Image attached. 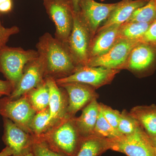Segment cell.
Instances as JSON below:
<instances>
[{
  "mask_svg": "<svg viewBox=\"0 0 156 156\" xmlns=\"http://www.w3.org/2000/svg\"><path fill=\"white\" fill-rule=\"evenodd\" d=\"M72 5L73 9L75 12L79 11V5L80 0H70Z\"/></svg>",
  "mask_w": 156,
  "mask_h": 156,
  "instance_id": "836d02e7",
  "label": "cell"
},
{
  "mask_svg": "<svg viewBox=\"0 0 156 156\" xmlns=\"http://www.w3.org/2000/svg\"><path fill=\"white\" fill-rule=\"evenodd\" d=\"M50 117L49 107L37 112L30 125L33 136H40L48 131L50 128Z\"/></svg>",
  "mask_w": 156,
  "mask_h": 156,
  "instance_id": "cb8c5ba5",
  "label": "cell"
},
{
  "mask_svg": "<svg viewBox=\"0 0 156 156\" xmlns=\"http://www.w3.org/2000/svg\"></svg>",
  "mask_w": 156,
  "mask_h": 156,
  "instance_id": "f35d334b",
  "label": "cell"
},
{
  "mask_svg": "<svg viewBox=\"0 0 156 156\" xmlns=\"http://www.w3.org/2000/svg\"><path fill=\"white\" fill-rule=\"evenodd\" d=\"M156 20V0H149L144 5L134 11L125 23L143 22L152 23Z\"/></svg>",
  "mask_w": 156,
  "mask_h": 156,
  "instance_id": "603a6c76",
  "label": "cell"
},
{
  "mask_svg": "<svg viewBox=\"0 0 156 156\" xmlns=\"http://www.w3.org/2000/svg\"><path fill=\"white\" fill-rule=\"evenodd\" d=\"M36 113L26 95L15 100H11L8 96L0 98L1 115L11 120L23 131L31 135L30 125Z\"/></svg>",
  "mask_w": 156,
  "mask_h": 156,
  "instance_id": "52a82bcc",
  "label": "cell"
},
{
  "mask_svg": "<svg viewBox=\"0 0 156 156\" xmlns=\"http://www.w3.org/2000/svg\"><path fill=\"white\" fill-rule=\"evenodd\" d=\"M150 137H156V105L137 106L130 112Z\"/></svg>",
  "mask_w": 156,
  "mask_h": 156,
  "instance_id": "d6986e66",
  "label": "cell"
},
{
  "mask_svg": "<svg viewBox=\"0 0 156 156\" xmlns=\"http://www.w3.org/2000/svg\"><path fill=\"white\" fill-rule=\"evenodd\" d=\"M120 70L85 65L78 66L72 74L55 80L58 85L69 83L87 84L95 89L111 83Z\"/></svg>",
  "mask_w": 156,
  "mask_h": 156,
  "instance_id": "ba28073f",
  "label": "cell"
},
{
  "mask_svg": "<svg viewBox=\"0 0 156 156\" xmlns=\"http://www.w3.org/2000/svg\"><path fill=\"white\" fill-rule=\"evenodd\" d=\"M13 151L9 147L6 146L0 152V156H11L13 155Z\"/></svg>",
  "mask_w": 156,
  "mask_h": 156,
  "instance_id": "d6a6232c",
  "label": "cell"
},
{
  "mask_svg": "<svg viewBox=\"0 0 156 156\" xmlns=\"http://www.w3.org/2000/svg\"><path fill=\"white\" fill-rule=\"evenodd\" d=\"M139 42L148 44L156 48V20L150 26L145 33L139 40Z\"/></svg>",
  "mask_w": 156,
  "mask_h": 156,
  "instance_id": "f546056e",
  "label": "cell"
},
{
  "mask_svg": "<svg viewBox=\"0 0 156 156\" xmlns=\"http://www.w3.org/2000/svg\"><path fill=\"white\" fill-rule=\"evenodd\" d=\"M151 23L137 22L125 23L120 25L119 40L137 41L139 42V40Z\"/></svg>",
  "mask_w": 156,
  "mask_h": 156,
  "instance_id": "44dd1931",
  "label": "cell"
},
{
  "mask_svg": "<svg viewBox=\"0 0 156 156\" xmlns=\"http://www.w3.org/2000/svg\"><path fill=\"white\" fill-rule=\"evenodd\" d=\"M100 1H101V2H104V1H105V0H100Z\"/></svg>",
  "mask_w": 156,
  "mask_h": 156,
  "instance_id": "74e56055",
  "label": "cell"
},
{
  "mask_svg": "<svg viewBox=\"0 0 156 156\" xmlns=\"http://www.w3.org/2000/svg\"><path fill=\"white\" fill-rule=\"evenodd\" d=\"M36 47L39 56L45 63L46 77H52L55 80L65 77L72 74L77 68L67 44L49 33L39 38Z\"/></svg>",
  "mask_w": 156,
  "mask_h": 156,
  "instance_id": "6da1fadb",
  "label": "cell"
},
{
  "mask_svg": "<svg viewBox=\"0 0 156 156\" xmlns=\"http://www.w3.org/2000/svg\"><path fill=\"white\" fill-rule=\"evenodd\" d=\"M44 5L56 27L55 37L67 44L73 26L74 10L70 0H44Z\"/></svg>",
  "mask_w": 156,
  "mask_h": 156,
  "instance_id": "8992f818",
  "label": "cell"
},
{
  "mask_svg": "<svg viewBox=\"0 0 156 156\" xmlns=\"http://www.w3.org/2000/svg\"><path fill=\"white\" fill-rule=\"evenodd\" d=\"M139 42L119 40L109 50L101 56L89 59L87 65L92 67L101 66L121 70L123 69L131 50Z\"/></svg>",
  "mask_w": 156,
  "mask_h": 156,
  "instance_id": "8fae6325",
  "label": "cell"
},
{
  "mask_svg": "<svg viewBox=\"0 0 156 156\" xmlns=\"http://www.w3.org/2000/svg\"><path fill=\"white\" fill-rule=\"evenodd\" d=\"M2 94H1V93H0V97H2V96H3Z\"/></svg>",
  "mask_w": 156,
  "mask_h": 156,
  "instance_id": "8d00e7d4",
  "label": "cell"
},
{
  "mask_svg": "<svg viewBox=\"0 0 156 156\" xmlns=\"http://www.w3.org/2000/svg\"><path fill=\"white\" fill-rule=\"evenodd\" d=\"M73 20L72 30L68 40V47L78 66L87 65L92 39V34L79 12L74 11Z\"/></svg>",
  "mask_w": 156,
  "mask_h": 156,
  "instance_id": "5b68a950",
  "label": "cell"
},
{
  "mask_svg": "<svg viewBox=\"0 0 156 156\" xmlns=\"http://www.w3.org/2000/svg\"><path fill=\"white\" fill-rule=\"evenodd\" d=\"M12 8V0H0V13L10 12Z\"/></svg>",
  "mask_w": 156,
  "mask_h": 156,
  "instance_id": "1f68e13d",
  "label": "cell"
},
{
  "mask_svg": "<svg viewBox=\"0 0 156 156\" xmlns=\"http://www.w3.org/2000/svg\"><path fill=\"white\" fill-rule=\"evenodd\" d=\"M140 126L138 121L130 112L124 110L121 113L117 130L122 135L132 134Z\"/></svg>",
  "mask_w": 156,
  "mask_h": 156,
  "instance_id": "484cf974",
  "label": "cell"
},
{
  "mask_svg": "<svg viewBox=\"0 0 156 156\" xmlns=\"http://www.w3.org/2000/svg\"><path fill=\"white\" fill-rule=\"evenodd\" d=\"M45 81L49 88L50 93L49 108L50 128L67 116L68 103L55 79L52 77L47 76L45 78Z\"/></svg>",
  "mask_w": 156,
  "mask_h": 156,
  "instance_id": "9a60e30c",
  "label": "cell"
},
{
  "mask_svg": "<svg viewBox=\"0 0 156 156\" xmlns=\"http://www.w3.org/2000/svg\"><path fill=\"white\" fill-rule=\"evenodd\" d=\"M102 115L110 125L117 130L121 112L102 103H99Z\"/></svg>",
  "mask_w": 156,
  "mask_h": 156,
  "instance_id": "83f0119b",
  "label": "cell"
},
{
  "mask_svg": "<svg viewBox=\"0 0 156 156\" xmlns=\"http://www.w3.org/2000/svg\"><path fill=\"white\" fill-rule=\"evenodd\" d=\"M111 147L110 139L92 135L83 139L76 156H99Z\"/></svg>",
  "mask_w": 156,
  "mask_h": 156,
  "instance_id": "ffe728a7",
  "label": "cell"
},
{
  "mask_svg": "<svg viewBox=\"0 0 156 156\" xmlns=\"http://www.w3.org/2000/svg\"><path fill=\"white\" fill-rule=\"evenodd\" d=\"M121 25L112 26L95 34L90 43L88 61L106 53L119 40V33Z\"/></svg>",
  "mask_w": 156,
  "mask_h": 156,
  "instance_id": "e0dca14e",
  "label": "cell"
},
{
  "mask_svg": "<svg viewBox=\"0 0 156 156\" xmlns=\"http://www.w3.org/2000/svg\"><path fill=\"white\" fill-rule=\"evenodd\" d=\"M39 56L37 50L4 47L0 50V72L12 84L13 90L22 77L26 65Z\"/></svg>",
  "mask_w": 156,
  "mask_h": 156,
  "instance_id": "3957f363",
  "label": "cell"
},
{
  "mask_svg": "<svg viewBox=\"0 0 156 156\" xmlns=\"http://www.w3.org/2000/svg\"><path fill=\"white\" fill-rule=\"evenodd\" d=\"M25 156H34L33 154L32 153V152H30L29 153L27 154Z\"/></svg>",
  "mask_w": 156,
  "mask_h": 156,
  "instance_id": "d590c367",
  "label": "cell"
},
{
  "mask_svg": "<svg viewBox=\"0 0 156 156\" xmlns=\"http://www.w3.org/2000/svg\"><path fill=\"white\" fill-rule=\"evenodd\" d=\"M13 91V86L10 82L0 80V93L3 95L9 96Z\"/></svg>",
  "mask_w": 156,
  "mask_h": 156,
  "instance_id": "4dcf8cb0",
  "label": "cell"
},
{
  "mask_svg": "<svg viewBox=\"0 0 156 156\" xmlns=\"http://www.w3.org/2000/svg\"><path fill=\"white\" fill-rule=\"evenodd\" d=\"M99 112V103L94 99L84 107L79 118H74L76 127L83 139L94 134Z\"/></svg>",
  "mask_w": 156,
  "mask_h": 156,
  "instance_id": "ac0fdd59",
  "label": "cell"
},
{
  "mask_svg": "<svg viewBox=\"0 0 156 156\" xmlns=\"http://www.w3.org/2000/svg\"><path fill=\"white\" fill-rule=\"evenodd\" d=\"M93 135L108 139H113L122 135L118 130L112 127L105 119L101 111L100 105L99 113Z\"/></svg>",
  "mask_w": 156,
  "mask_h": 156,
  "instance_id": "d4e9b609",
  "label": "cell"
},
{
  "mask_svg": "<svg viewBox=\"0 0 156 156\" xmlns=\"http://www.w3.org/2000/svg\"><path fill=\"white\" fill-rule=\"evenodd\" d=\"M25 95L37 112L49 107L50 93L46 81Z\"/></svg>",
  "mask_w": 156,
  "mask_h": 156,
  "instance_id": "7402d4cb",
  "label": "cell"
},
{
  "mask_svg": "<svg viewBox=\"0 0 156 156\" xmlns=\"http://www.w3.org/2000/svg\"><path fill=\"white\" fill-rule=\"evenodd\" d=\"M33 136L31 151L34 156H67L52 150L44 141Z\"/></svg>",
  "mask_w": 156,
  "mask_h": 156,
  "instance_id": "4316f807",
  "label": "cell"
},
{
  "mask_svg": "<svg viewBox=\"0 0 156 156\" xmlns=\"http://www.w3.org/2000/svg\"><path fill=\"white\" fill-rule=\"evenodd\" d=\"M150 138L154 146L156 148V137H152V138L150 137Z\"/></svg>",
  "mask_w": 156,
  "mask_h": 156,
  "instance_id": "e575fe53",
  "label": "cell"
},
{
  "mask_svg": "<svg viewBox=\"0 0 156 156\" xmlns=\"http://www.w3.org/2000/svg\"><path fill=\"white\" fill-rule=\"evenodd\" d=\"M20 29L16 26L10 27H5L1 22L0 20V50L6 46V44L10 37L18 34Z\"/></svg>",
  "mask_w": 156,
  "mask_h": 156,
  "instance_id": "f1b7e54d",
  "label": "cell"
},
{
  "mask_svg": "<svg viewBox=\"0 0 156 156\" xmlns=\"http://www.w3.org/2000/svg\"><path fill=\"white\" fill-rule=\"evenodd\" d=\"M149 0H122L117 3L108 18L97 31L99 32L115 25H121L126 22L134 11L146 4Z\"/></svg>",
  "mask_w": 156,
  "mask_h": 156,
  "instance_id": "2e32d148",
  "label": "cell"
},
{
  "mask_svg": "<svg viewBox=\"0 0 156 156\" xmlns=\"http://www.w3.org/2000/svg\"><path fill=\"white\" fill-rule=\"evenodd\" d=\"M46 77L45 63L39 55L26 65L19 83L8 98L11 100L19 98L44 83Z\"/></svg>",
  "mask_w": 156,
  "mask_h": 156,
  "instance_id": "9c48e42d",
  "label": "cell"
},
{
  "mask_svg": "<svg viewBox=\"0 0 156 156\" xmlns=\"http://www.w3.org/2000/svg\"><path fill=\"white\" fill-rule=\"evenodd\" d=\"M116 4L117 3H98L95 0H80L78 12L88 26L92 39L101 24L108 18Z\"/></svg>",
  "mask_w": 156,
  "mask_h": 156,
  "instance_id": "7c38bea8",
  "label": "cell"
},
{
  "mask_svg": "<svg viewBox=\"0 0 156 156\" xmlns=\"http://www.w3.org/2000/svg\"><path fill=\"white\" fill-rule=\"evenodd\" d=\"M110 139L111 150L127 156H156V147L141 126L132 134Z\"/></svg>",
  "mask_w": 156,
  "mask_h": 156,
  "instance_id": "277c9868",
  "label": "cell"
},
{
  "mask_svg": "<svg viewBox=\"0 0 156 156\" xmlns=\"http://www.w3.org/2000/svg\"><path fill=\"white\" fill-rule=\"evenodd\" d=\"M58 86L63 88L68 95L67 115L70 118H74L79 110L98 97L95 88L87 84L69 83Z\"/></svg>",
  "mask_w": 156,
  "mask_h": 156,
  "instance_id": "5bb4252c",
  "label": "cell"
},
{
  "mask_svg": "<svg viewBox=\"0 0 156 156\" xmlns=\"http://www.w3.org/2000/svg\"><path fill=\"white\" fill-rule=\"evenodd\" d=\"M156 68V48L139 42L131 50L123 69L144 76L152 73Z\"/></svg>",
  "mask_w": 156,
  "mask_h": 156,
  "instance_id": "30bf717a",
  "label": "cell"
},
{
  "mask_svg": "<svg viewBox=\"0 0 156 156\" xmlns=\"http://www.w3.org/2000/svg\"><path fill=\"white\" fill-rule=\"evenodd\" d=\"M3 141L13 151V156H25L31 152L33 136L27 133L11 120L3 118Z\"/></svg>",
  "mask_w": 156,
  "mask_h": 156,
  "instance_id": "4fadbf2b",
  "label": "cell"
},
{
  "mask_svg": "<svg viewBox=\"0 0 156 156\" xmlns=\"http://www.w3.org/2000/svg\"><path fill=\"white\" fill-rule=\"evenodd\" d=\"M52 150L67 156H76L83 138L79 134L74 118L68 116L38 136Z\"/></svg>",
  "mask_w": 156,
  "mask_h": 156,
  "instance_id": "7a4b0ae2",
  "label": "cell"
}]
</instances>
